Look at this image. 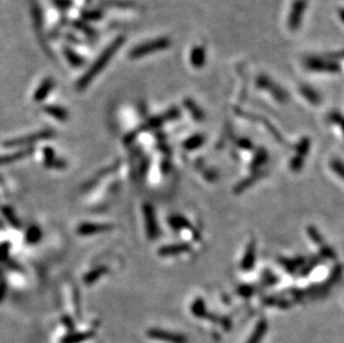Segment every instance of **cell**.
<instances>
[{
  "label": "cell",
  "instance_id": "1",
  "mask_svg": "<svg viewBox=\"0 0 344 343\" xmlns=\"http://www.w3.org/2000/svg\"><path fill=\"white\" fill-rule=\"evenodd\" d=\"M125 43V37L124 36H119L116 39H115L113 43H111L106 47V49L102 51L98 58L95 60V62L92 64V66L86 70V73L82 76L80 81L77 82V89L78 90H83L85 89L87 86H89V84L94 81L95 77H97L99 75L100 71L104 69L108 63L111 62V59L113 56L118 51V49L122 47Z\"/></svg>",
  "mask_w": 344,
  "mask_h": 343
},
{
  "label": "cell",
  "instance_id": "2",
  "mask_svg": "<svg viewBox=\"0 0 344 343\" xmlns=\"http://www.w3.org/2000/svg\"><path fill=\"white\" fill-rule=\"evenodd\" d=\"M172 45V40L167 37H160L149 41H145L136 47L133 48L129 51L128 56L130 59H140L150 54L166 50Z\"/></svg>",
  "mask_w": 344,
  "mask_h": 343
},
{
  "label": "cell",
  "instance_id": "3",
  "mask_svg": "<svg viewBox=\"0 0 344 343\" xmlns=\"http://www.w3.org/2000/svg\"><path fill=\"white\" fill-rule=\"evenodd\" d=\"M304 66L307 70L314 73H331L334 74L340 71L341 67L337 62L331 57L310 56L304 60Z\"/></svg>",
  "mask_w": 344,
  "mask_h": 343
},
{
  "label": "cell",
  "instance_id": "4",
  "mask_svg": "<svg viewBox=\"0 0 344 343\" xmlns=\"http://www.w3.org/2000/svg\"><path fill=\"white\" fill-rule=\"evenodd\" d=\"M256 86L262 90H267L276 101H279L281 104H284L288 100V94L286 90L282 88L279 84H276L272 78H270L267 75H261L257 77Z\"/></svg>",
  "mask_w": 344,
  "mask_h": 343
},
{
  "label": "cell",
  "instance_id": "5",
  "mask_svg": "<svg viewBox=\"0 0 344 343\" xmlns=\"http://www.w3.org/2000/svg\"><path fill=\"white\" fill-rule=\"evenodd\" d=\"M307 8V0H294L289 9L287 17V26L292 32L297 30L302 26L305 11Z\"/></svg>",
  "mask_w": 344,
  "mask_h": 343
},
{
  "label": "cell",
  "instance_id": "6",
  "mask_svg": "<svg viewBox=\"0 0 344 343\" xmlns=\"http://www.w3.org/2000/svg\"><path fill=\"white\" fill-rule=\"evenodd\" d=\"M147 336L153 340H158L165 343H189L186 335L163 329H150L147 331Z\"/></svg>",
  "mask_w": 344,
  "mask_h": 343
},
{
  "label": "cell",
  "instance_id": "7",
  "mask_svg": "<svg viewBox=\"0 0 344 343\" xmlns=\"http://www.w3.org/2000/svg\"><path fill=\"white\" fill-rule=\"evenodd\" d=\"M55 136V131L52 130H41L37 131L35 134H30L26 137H20L18 140H11L5 143L6 146L8 147H16V146H23V145H29L32 143H36L39 141H44V140H49V138H52Z\"/></svg>",
  "mask_w": 344,
  "mask_h": 343
},
{
  "label": "cell",
  "instance_id": "8",
  "mask_svg": "<svg viewBox=\"0 0 344 343\" xmlns=\"http://www.w3.org/2000/svg\"><path fill=\"white\" fill-rule=\"evenodd\" d=\"M144 216H145V225H146V232H147V236L150 240H154L158 236V226H157V222H156L155 218V213L152 205H146L144 206Z\"/></svg>",
  "mask_w": 344,
  "mask_h": 343
},
{
  "label": "cell",
  "instance_id": "9",
  "mask_svg": "<svg viewBox=\"0 0 344 343\" xmlns=\"http://www.w3.org/2000/svg\"><path fill=\"white\" fill-rule=\"evenodd\" d=\"M179 115H180V112L178 108H172V110L166 112L165 114H162V115L160 116H156L152 119H149V122L145 124L142 128L148 129V128H153V127H158V126L168 122V120L176 119L177 117H179Z\"/></svg>",
  "mask_w": 344,
  "mask_h": 343
},
{
  "label": "cell",
  "instance_id": "10",
  "mask_svg": "<svg viewBox=\"0 0 344 343\" xmlns=\"http://www.w3.org/2000/svg\"><path fill=\"white\" fill-rule=\"evenodd\" d=\"M206 49L204 46H195L190 54V62L194 68H203L206 63Z\"/></svg>",
  "mask_w": 344,
  "mask_h": 343
},
{
  "label": "cell",
  "instance_id": "11",
  "mask_svg": "<svg viewBox=\"0 0 344 343\" xmlns=\"http://www.w3.org/2000/svg\"><path fill=\"white\" fill-rule=\"evenodd\" d=\"M309 147H310V141L307 138H303L300 142L298 145V152H297V157L293 159L291 162V167L294 171H298L303 165V159L305 157V155L309 152Z\"/></svg>",
  "mask_w": 344,
  "mask_h": 343
},
{
  "label": "cell",
  "instance_id": "12",
  "mask_svg": "<svg viewBox=\"0 0 344 343\" xmlns=\"http://www.w3.org/2000/svg\"><path fill=\"white\" fill-rule=\"evenodd\" d=\"M113 230V226L110 224H96V223H85L77 228V233L80 235H90V234L101 233Z\"/></svg>",
  "mask_w": 344,
  "mask_h": 343
},
{
  "label": "cell",
  "instance_id": "13",
  "mask_svg": "<svg viewBox=\"0 0 344 343\" xmlns=\"http://www.w3.org/2000/svg\"><path fill=\"white\" fill-rule=\"evenodd\" d=\"M268 329H269L268 321L264 320V319L259 320L256 324V327L254 328V330H253V332L251 333L250 338L247 339L245 343H261L264 336L267 335Z\"/></svg>",
  "mask_w": 344,
  "mask_h": 343
},
{
  "label": "cell",
  "instance_id": "14",
  "mask_svg": "<svg viewBox=\"0 0 344 343\" xmlns=\"http://www.w3.org/2000/svg\"><path fill=\"white\" fill-rule=\"evenodd\" d=\"M299 89H300L301 95L303 96V97L307 101H309L310 104H312V105L321 104V100H322L321 95H320L317 90L313 88L312 86L306 85V84H303V85L300 86Z\"/></svg>",
  "mask_w": 344,
  "mask_h": 343
},
{
  "label": "cell",
  "instance_id": "15",
  "mask_svg": "<svg viewBox=\"0 0 344 343\" xmlns=\"http://www.w3.org/2000/svg\"><path fill=\"white\" fill-rule=\"evenodd\" d=\"M44 153H45V165L47 167L65 168L66 166H67V163H66L65 161L55 159V153H54L52 149L45 148Z\"/></svg>",
  "mask_w": 344,
  "mask_h": 343
},
{
  "label": "cell",
  "instance_id": "16",
  "mask_svg": "<svg viewBox=\"0 0 344 343\" xmlns=\"http://www.w3.org/2000/svg\"><path fill=\"white\" fill-rule=\"evenodd\" d=\"M52 87H54L52 80H50V78H47V80H45L43 83H41V85L37 88V90H36L34 99L36 101H40V100L45 99L47 97V95L49 94V92L52 89Z\"/></svg>",
  "mask_w": 344,
  "mask_h": 343
},
{
  "label": "cell",
  "instance_id": "17",
  "mask_svg": "<svg viewBox=\"0 0 344 343\" xmlns=\"http://www.w3.org/2000/svg\"><path fill=\"white\" fill-rule=\"evenodd\" d=\"M184 105H185L187 110H189L192 117L194 118L195 120H197V122H202V120H204V118H205L204 112L201 110V107L198 106L194 100L187 98V99L184 100Z\"/></svg>",
  "mask_w": 344,
  "mask_h": 343
},
{
  "label": "cell",
  "instance_id": "18",
  "mask_svg": "<svg viewBox=\"0 0 344 343\" xmlns=\"http://www.w3.org/2000/svg\"><path fill=\"white\" fill-rule=\"evenodd\" d=\"M33 148H27V149H22L19 150V152L14 153L11 155H7V156H3V157H0V165H6V164H9V163H13L15 161H19L23 157H27L30 154L33 153Z\"/></svg>",
  "mask_w": 344,
  "mask_h": 343
},
{
  "label": "cell",
  "instance_id": "19",
  "mask_svg": "<svg viewBox=\"0 0 344 343\" xmlns=\"http://www.w3.org/2000/svg\"><path fill=\"white\" fill-rule=\"evenodd\" d=\"M44 112L47 113L48 115L52 116L54 118H56L59 122H66L69 116L67 111L58 106H46L44 108Z\"/></svg>",
  "mask_w": 344,
  "mask_h": 343
},
{
  "label": "cell",
  "instance_id": "20",
  "mask_svg": "<svg viewBox=\"0 0 344 343\" xmlns=\"http://www.w3.org/2000/svg\"><path fill=\"white\" fill-rule=\"evenodd\" d=\"M255 244L251 243L247 248L245 255L242 260V269L244 270H250L253 266H254V261H255Z\"/></svg>",
  "mask_w": 344,
  "mask_h": 343
},
{
  "label": "cell",
  "instance_id": "21",
  "mask_svg": "<svg viewBox=\"0 0 344 343\" xmlns=\"http://www.w3.org/2000/svg\"><path fill=\"white\" fill-rule=\"evenodd\" d=\"M190 248L186 244H176V245H168L164 246L160 250V254L163 256H171L175 254L183 253V252L187 251Z\"/></svg>",
  "mask_w": 344,
  "mask_h": 343
},
{
  "label": "cell",
  "instance_id": "22",
  "mask_svg": "<svg viewBox=\"0 0 344 343\" xmlns=\"http://www.w3.org/2000/svg\"><path fill=\"white\" fill-rule=\"evenodd\" d=\"M95 333L93 331H87V332H81V333H74V334H68L66 338L63 340V343H81L85 340L92 339Z\"/></svg>",
  "mask_w": 344,
  "mask_h": 343
},
{
  "label": "cell",
  "instance_id": "23",
  "mask_svg": "<svg viewBox=\"0 0 344 343\" xmlns=\"http://www.w3.org/2000/svg\"><path fill=\"white\" fill-rule=\"evenodd\" d=\"M107 272H108V269L106 267H99L97 269L90 271L88 274L85 275V278H84V283L88 284V285L93 284L94 282L97 281L100 276L106 274Z\"/></svg>",
  "mask_w": 344,
  "mask_h": 343
},
{
  "label": "cell",
  "instance_id": "24",
  "mask_svg": "<svg viewBox=\"0 0 344 343\" xmlns=\"http://www.w3.org/2000/svg\"><path fill=\"white\" fill-rule=\"evenodd\" d=\"M64 54H65L66 59L68 60V63L72 66V67H80V66L83 65L84 63L83 58L78 55V54H76L74 50L69 49V48H65Z\"/></svg>",
  "mask_w": 344,
  "mask_h": 343
},
{
  "label": "cell",
  "instance_id": "25",
  "mask_svg": "<svg viewBox=\"0 0 344 343\" xmlns=\"http://www.w3.org/2000/svg\"><path fill=\"white\" fill-rule=\"evenodd\" d=\"M41 239V230L37 225H33L32 227L28 228L26 233V241L30 244L37 243Z\"/></svg>",
  "mask_w": 344,
  "mask_h": 343
},
{
  "label": "cell",
  "instance_id": "26",
  "mask_svg": "<svg viewBox=\"0 0 344 343\" xmlns=\"http://www.w3.org/2000/svg\"><path fill=\"white\" fill-rule=\"evenodd\" d=\"M192 312H193V314L198 318H206L207 312H206V308H205L204 301H202L201 299H197L195 302L192 304Z\"/></svg>",
  "mask_w": 344,
  "mask_h": 343
},
{
  "label": "cell",
  "instance_id": "27",
  "mask_svg": "<svg viewBox=\"0 0 344 343\" xmlns=\"http://www.w3.org/2000/svg\"><path fill=\"white\" fill-rule=\"evenodd\" d=\"M204 143V136L203 135H194L191 136L189 140H186L184 143V147L187 149H196L200 147Z\"/></svg>",
  "mask_w": 344,
  "mask_h": 343
},
{
  "label": "cell",
  "instance_id": "28",
  "mask_svg": "<svg viewBox=\"0 0 344 343\" xmlns=\"http://www.w3.org/2000/svg\"><path fill=\"white\" fill-rule=\"evenodd\" d=\"M170 224L173 228H175V230H179V228H185V227H190V223H189V221H187L186 219L182 218V216H172V218L170 219Z\"/></svg>",
  "mask_w": 344,
  "mask_h": 343
},
{
  "label": "cell",
  "instance_id": "29",
  "mask_svg": "<svg viewBox=\"0 0 344 343\" xmlns=\"http://www.w3.org/2000/svg\"><path fill=\"white\" fill-rule=\"evenodd\" d=\"M2 210H3L4 215L6 216V219L8 220V222H9V223H10L11 225H13L14 227H17V228H19V227H20L19 221L17 220L16 215H15L14 212H13V209H11V208L8 207V206H4Z\"/></svg>",
  "mask_w": 344,
  "mask_h": 343
},
{
  "label": "cell",
  "instance_id": "30",
  "mask_svg": "<svg viewBox=\"0 0 344 343\" xmlns=\"http://www.w3.org/2000/svg\"><path fill=\"white\" fill-rule=\"evenodd\" d=\"M330 166L332 168V171H333L337 176L341 177L344 180V163L342 161L334 159L331 161Z\"/></svg>",
  "mask_w": 344,
  "mask_h": 343
},
{
  "label": "cell",
  "instance_id": "31",
  "mask_svg": "<svg viewBox=\"0 0 344 343\" xmlns=\"http://www.w3.org/2000/svg\"><path fill=\"white\" fill-rule=\"evenodd\" d=\"M329 118L332 123L340 126L344 134V116L342 115V114L339 112H332L329 115Z\"/></svg>",
  "mask_w": 344,
  "mask_h": 343
},
{
  "label": "cell",
  "instance_id": "32",
  "mask_svg": "<svg viewBox=\"0 0 344 343\" xmlns=\"http://www.w3.org/2000/svg\"><path fill=\"white\" fill-rule=\"evenodd\" d=\"M33 18H34L36 28L39 29L41 27V25H43V16H41L40 9H39L37 5L33 6Z\"/></svg>",
  "mask_w": 344,
  "mask_h": 343
},
{
  "label": "cell",
  "instance_id": "33",
  "mask_svg": "<svg viewBox=\"0 0 344 343\" xmlns=\"http://www.w3.org/2000/svg\"><path fill=\"white\" fill-rule=\"evenodd\" d=\"M101 13L98 10H93V11H88V13L84 14V19L88 20V21H95L98 20L101 18Z\"/></svg>",
  "mask_w": 344,
  "mask_h": 343
},
{
  "label": "cell",
  "instance_id": "34",
  "mask_svg": "<svg viewBox=\"0 0 344 343\" xmlns=\"http://www.w3.org/2000/svg\"><path fill=\"white\" fill-rule=\"evenodd\" d=\"M9 248H10L9 243H3L0 245V261H5L6 257L8 256Z\"/></svg>",
  "mask_w": 344,
  "mask_h": 343
},
{
  "label": "cell",
  "instance_id": "35",
  "mask_svg": "<svg viewBox=\"0 0 344 343\" xmlns=\"http://www.w3.org/2000/svg\"><path fill=\"white\" fill-rule=\"evenodd\" d=\"M54 2H55V5L57 7L62 10L67 9L70 6V0H54Z\"/></svg>",
  "mask_w": 344,
  "mask_h": 343
},
{
  "label": "cell",
  "instance_id": "36",
  "mask_svg": "<svg viewBox=\"0 0 344 343\" xmlns=\"http://www.w3.org/2000/svg\"><path fill=\"white\" fill-rule=\"evenodd\" d=\"M63 322L65 323V326L67 327V328H69L70 330H71L72 328H74V326H72V321L70 320V319H68L67 316H64V318H63Z\"/></svg>",
  "mask_w": 344,
  "mask_h": 343
},
{
  "label": "cell",
  "instance_id": "37",
  "mask_svg": "<svg viewBox=\"0 0 344 343\" xmlns=\"http://www.w3.org/2000/svg\"><path fill=\"white\" fill-rule=\"evenodd\" d=\"M5 293H6V288H5V286H4V285H3V286H0V301H2V300L4 299Z\"/></svg>",
  "mask_w": 344,
  "mask_h": 343
},
{
  "label": "cell",
  "instance_id": "38",
  "mask_svg": "<svg viewBox=\"0 0 344 343\" xmlns=\"http://www.w3.org/2000/svg\"><path fill=\"white\" fill-rule=\"evenodd\" d=\"M339 16H340V19H341L342 22L344 23V8L340 9V11H339Z\"/></svg>",
  "mask_w": 344,
  "mask_h": 343
}]
</instances>
